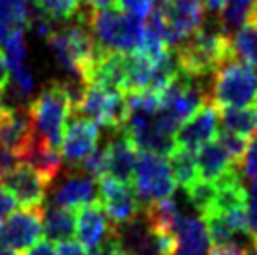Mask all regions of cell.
<instances>
[{"label":"cell","instance_id":"cell-25","mask_svg":"<svg viewBox=\"0 0 257 255\" xmlns=\"http://www.w3.org/2000/svg\"><path fill=\"white\" fill-rule=\"evenodd\" d=\"M169 158H171V171L173 177H175V182L180 184L182 188H188L190 184H193L197 180V162H195V152L188 149H182V147H177L169 152Z\"/></svg>","mask_w":257,"mask_h":255},{"label":"cell","instance_id":"cell-35","mask_svg":"<svg viewBox=\"0 0 257 255\" xmlns=\"http://www.w3.org/2000/svg\"><path fill=\"white\" fill-rule=\"evenodd\" d=\"M207 255H248V248L240 246L233 242H225V244H214L212 248L208 249Z\"/></svg>","mask_w":257,"mask_h":255},{"label":"cell","instance_id":"cell-17","mask_svg":"<svg viewBox=\"0 0 257 255\" xmlns=\"http://www.w3.org/2000/svg\"><path fill=\"white\" fill-rule=\"evenodd\" d=\"M21 162L32 165L36 171H40L43 177L47 178V182L53 184L58 178L60 171H62V154L57 147L49 145L47 141H43L42 137H38L34 134L32 141L29 143V147L25 149L21 156Z\"/></svg>","mask_w":257,"mask_h":255},{"label":"cell","instance_id":"cell-27","mask_svg":"<svg viewBox=\"0 0 257 255\" xmlns=\"http://www.w3.org/2000/svg\"><path fill=\"white\" fill-rule=\"evenodd\" d=\"M32 6L53 21H70L81 12V0H32Z\"/></svg>","mask_w":257,"mask_h":255},{"label":"cell","instance_id":"cell-26","mask_svg":"<svg viewBox=\"0 0 257 255\" xmlns=\"http://www.w3.org/2000/svg\"><path fill=\"white\" fill-rule=\"evenodd\" d=\"M255 2L257 0H227L225 6L221 8L218 21L225 30L238 29L251 17Z\"/></svg>","mask_w":257,"mask_h":255},{"label":"cell","instance_id":"cell-32","mask_svg":"<svg viewBox=\"0 0 257 255\" xmlns=\"http://www.w3.org/2000/svg\"><path fill=\"white\" fill-rule=\"evenodd\" d=\"M114 4L120 8L124 14L136 15L139 19H143L152 12L154 0H116Z\"/></svg>","mask_w":257,"mask_h":255},{"label":"cell","instance_id":"cell-7","mask_svg":"<svg viewBox=\"0 0 257 255\" xmlns=\"http://www.w3.org/2000/svg\"><path fill=\"white\" fill-rule=\"evenodd\" d=\"M175 188L177 182L167 158L162 154L139 150L134 171V190L145 205L171 197Z\"/></svg>","mask_w":257,"mask_h":255},{"label":"cell","instance_id":"cell-24","mask_svg":"<svg viewBox=\"0 0 257 255\" xmlns=\"http://www.w3.org/2000/svg\"><path fill=\"white\" fill-rule=\"evenodd\" d=\"M231 49L235 58L246 64H257V21L248 19L240 25L235 36L231 38Z\"/></svg>","mask_w":257,"mask_h":255},{"label":"cell","instance_id":"cell-33","mask_svg":"<svg viewBox=\"0 0 257 255\" xmlns=\"http://www.w3.org/2000/svg\"><path fill=\"white\" fill-rule=\"evenodd\" d=\"M246 212H248V234L251 236V242L257 246V182H253L248 191Z\"/></svg>","mask_w":257,"mask_h":255},{"label":"cell","instance_id":"cell-6","mask_svg":"<svg viewBox=\"0 0 257 255\" xmlns=\"http://www.w3.org/2000/svg\"><path fill=\"white\" fill-rule=\"evenodd\" d=\"M75 111L90 118L96 126L105 128L113 134H120L124 130L130 114L128 103L122 92L96 85L85 86V92L79 99Z\"/></svg>","mask_w":257,"mask_h":255},{"label":"cell","instance_id":"cell-42","mask_svg":"<svg viewBox=\"0 0 257 255\" xmlns=\"http://www.w3.org/2000/svg\"><path fill=\"white\" fill-rule=\"evenodd\" d=\"M0 255H14V253H10V251L4 248V246H0Z\"/></svg>","mask_w":257,"mask_h":255},{"label":"cell","instance_id":"cell-16","mask_svg":"<svg viewBox=\"0 0 257 255\" xmlns=\"http://www.w3.org/2000/svg\"><path fill=\"white\" fill-rule=\"evenodd\" d=\"M116 135L118 137H113L109 143H105V150H107V175L105 177L118 178L122 182H132L139 150L124 135V132Z\"/></svg>","mask_w":257,"mask_h":255},{"label":"cell","instance_id":"cell-9","mask_svg":"<svg viewBox=\"0 0 257 255\" xmlns=\"http://www.w3.org/2000/svg\"><path fill=\"white\" fill-rule=\"evenodd\" d=\"M43 233V206H23L0 223V246L17 255L34 246Z\"/></svg>","mask_w":257,"mask_h":255},{"label":"cell","instance_id":"cell-8","mask_svg":"<svg viewBox=\"0 0 257 255\" xmlns=\"http://www.w3.org/2000/svg\"><path fill=\"white\" fill-rule=\"evenodd\" d=\"M156 10L162 15L165 43L171 49L195 34L207 21L203 0H160Z\"/></svg>","mask_w":257,"mask_h":255},{"label":"cell","instance_id":"cell-14","mask_svg":"<svg viewBox=\"0 0 257 255\" xmlns=\"http://www.w3.org/2000/svg\"><path fill=\"white\" fill-rule=\"evenodd\" d=\"M114 225L109 223V218L100 201L77 208L75 214V236L79 244L88 251H96L103 242L113 234Z\"/></svg>","mask_w":257,"mask_h":255},{"label":"cell","instance_id":"cell-11","mask_svg":"<svg viewBox=\"0 0 257 255\" xmlns=\"http://www.w3.org/2000/svg\"><path fill=\"white\" fill-rule=\"evenodd\" d=\"M0 180L12 191L15 201H19L23 206H43L47 201V190L49 182L40 171L25 162L15 163L12 169H8Z\"/></svg>","mask_w":257,"mask_h":255},{"label":"cell","instance_id":"cell-21","mask_svg":"<svg viewBox=\"0 0 257 255\" xmlns=\"http://www.w3.org/2000/svg\"><path fill=\"white\" fill-rule=\"evenodd\" d=\"M30 0H0V47L29 29Z\"/></svg>","mask_w":257,"mask_h":255},{"label":"cell","instance_id":"cell-28","mask_svg":"<svg viewBox=\"0 0 257 255\" xmlns=\"http://www.w3.org/2000/svg\"><path fill=\"white\" fill-rule=\"evenodd\" d=\"M186 197L192 203L193 208L199 210L201 216H203L212 206V201H214V182L197 178L193 184L186 188Z\"/></svg>","mask_w":257,"mask_h":255},{"label":"cell","instance_id":"cell-40","mask_svg":"<svg viewBox=\"0 0 257 255\" xmlns=\"http://www.w3.org/2000/svg\"><path fill=\"white\" fill-rule=\"evenodd\" d=\"M86 6L94 8V10H105V8H111L116 2V0H85Z\"/></svg>","mask_w":257,"mask_h":255},{"label":"cell","instance_id":"cell-37","mask_svg":"<svg viewBox=\"0 0 257 255\" xmlns=\"http://www.w3.org/2000/svg\"><path fill=\"white\" fill-rule=\"evenodd\" d=\"M17 255H55V248H53V242L49 240H38L34 246L23 249Z\"/></svg>","mask_w":257,"mask_h":255},{"label":"cell","instance_id":"cell-41","mask_svg":"<svg viewBox=\"0 0 257 255\" xmlns=\"http://www.w3.org/2000/svg\"><path fill=\"white\" fill-rule=\"evenodd\" d=\"M225 2L227 0H203V4H205V8H207L208 12H221V8L225 6Z\"/></svg>","mask_w":257,"mask_h":255},{"label":"cell","instance_id":"cell-44","mask_svg":"<svg viewBox=\"0 0 257 255\" xmlns=\"http://www.w3.org/2000/svg\"><path fill=\"white\" fill-rule=\"evenodd\" d=\"M90 255H98V253H96V251H92V253H90Z\"/></svg>","mask_w":257,"mask_h":255},{"label":"cell","instance_id":"cell-43","mask_svg":"<svg viewBox=\"0 0 257 255\" xmlns=\"http://www.w3.org/2000/svg\"><path fill=\"white\" fill-rule=\"evenodd\" d=\"M251 19L257 21V2H255V6H253V12H251Z\"/></svg>","mask_w":257,"mask_h":255},{"label":"cell","instance_id":"cell-23","mask_svg":"<svg viewBox=\"0 0 257 255\" xmlns=\"http://www.w3.org/2000/svg\"><path fill=\"white\" fill-rule=\"evenodd\" d=\"M221 130L240 137H250L257 134V103L244 107H227L220 113Z\"/></svg>","mask_w":257,"mask_h":255},{"label":"cell","instance_id":"cell-29","mask_svg":"<svg viewBox=\"0 0 257 255\" xmlns=\"http://www.w3.org/2000/svg\"><path fill=\"white\" fill-rule=\"evenodd\" d=\"M12 79H14V92L19 99H29L34 92V75L27 64L17 66L14 70H10Z\"/></svg>","mask_w":257,"mask_h":255},{"label":"cell","instance_id":"cell-1","mask_svg":"<svg viewBox=\"0 0 257 255\" xmlns=\"http://www.w3.org/2000/svg\"><path fill=\"white\" fill-rule=\"evenodd\" d=\"M83 81H51L27 105L32 130L43 141L60 149L70 114L85 92Z\"/></svg>","mask_w":257,"mask_h":255},{"label":"cell","instance_id":"cell-20","mask_svg":"<svg viewBox=\"0 0 257 255\" xmlns=\"http://www.w3.org/2000/svg\"><path fill=\"white\" fill-rule=\"evenodd\" d=\"M141 216L145 218L147 225L154 231V233L162 234H175L177 225H179L180 218V208L179 203L173 197H165L154 203H147L141 210Z\"/></svg>","mask_w":257,"mask_h":255},{"label":"cell","instance_id":"cell-36","mask_svg":"<svg viewBox=\"0 0 257 255\" xmlns=\"http://www.w3.org/2000/svg\"><path fill=\"white\" fill-rule=\"evenodd\" d=\"M96 253L98 255H128L126 251H124V248L118 244V240L114 238V234H111L107 240L96 249Z\"/></svg>","mask_w":257,"mask_h":255},{"label":"cell","instance_id":"cell-30","mask_svg":"<svg viewBox=\"0 0 257 255\" xmlns=\"http://www.w3.org/2000/svg\"><path fill=\"white\" fill-rule=\"evenodd\" d=\"M216 139L223 145V149L229 152V156L233 158V162L240 163V160H242V156H244V150H246V147H248L246 137L231 134V132H227V130H221L220 134L216 135Z\"/></svg>","mask_w":257,"mask_h":255},{"label":"cell","instance_id":"cell-22","mask_svg":"<svg viewBox=\"0 0 257 255\" xmlns=\"http://www.w3.org/2000/svg\"><path fill=\"white\" fill-rule=\"evenodd\" d=\"M43 233L49 242L70 240L75 234V212L70 208L49 205L43 210Z\"/></svg>","mask_w":257,"mask_h":255},{"label":"cell","instance_id":"cell-39","mask_svg":"<svg viewBox=\"0 0 257 255\" xmlns=\"http://www.w3.org/2000/svg\"><path fill=\"white\" fill-rule=\"evenodd\" d=\"M8 85H10V70H8L4 51H0V99H2V96L6 92Z\"/></svg>","mask_w":257,"mask_h":255},{"label":"cell","instance_id":"cell-5","mask_svg":"<svg viewBox=\"0 0 257 255\" xmlns=\"http://www.w3.org/2000/svg\"><path fill=\"white\" fill-rule=\"evenodd\" d=\"M208 99L218 109L244 107L257 101V75L250 64L231 57L214 71L208 83Z\"/></svg>","mask_w":257,"mask_h":255},{"label":"cell","instance_id":"cell-3","mask_svg":"<svg viewBox=\"0 0 257 255\" xmlns=\"http://www.w3.org/2000/svg\"><path fill=\"white\" fill-rule=\"evenodd\" d=\"M53 57L68 73L85 83L88 70L100 51V45L88 29L83 17H75V23L64 25L47 38Z\"/></svg>","mask_w":257,"mask_h":255},{"label":"cell","instance_id":"cell-34","mask_svg":"<svg viewBox=\"0 0 257 255\" xmlns=\"http://www.w3.org/2000/svg\"><path fill=\"white\" fill-rule=\"evenodd\" d=\"M14 208H15V197L12 195V191L6 188V184L0 180V223L14 212Z\"/></svg>","mask_w":257,"mask_h":255},{"label":"cell","instance_id":"cell-13","mask_svg":"<svg viewBox=\"0 0 257 255\" xmlns=\"http://www.w3.org/2000/svg\"><path fill=\"white\" fill-rule=\"evenodd\" d=\"M218 124H220V109L212 101H207L199 111H195L188 120L179 126L175 134V145L195 152L218 135Z\"/></svg>","mask_w":257,"mask_h":255},{"label":"cell","instance_id":"cell-38","mask_svg":"<svg viewBox=\"0 0 257 255\" xmlns=\"http://www.w3.org/2000/svg\"><path fill=\"white\" fill-rule=\"evenodd\" d=\"M55 255H85V248L75 240H64L60 242L55 249Z\"/></svg>","mask_w":257,"mask_h":255},{"label":"cell","instance_id":"cell-31","mask_svg":"<svg viewBox=\"0 0 257 255\" xmlns=\"http://www.w3.org/2000/svg\"><path fill=\"white\" fill-rule=\"evenodd\" d=\"M240 167L244 171V177L251 180V182H257V134L250 141V145L246 147V150H244Z\"/></svg>","mask_w":257,"mask_h":255},{"label":"cell","instance_id":"cell-19","mask_svg":"<svg viewBox=\"0 0 257 255\" xmlns=\"http://www.w3.org/2000/svg\"><path fill=\"white\" fill-rule=\"evenodd\" d=\"M195 162H197V177L208 182H214L227 169L235 167L233 158L229 156V152L223 149V145L218 139L205 143L201 149L195 150Z\"/></svg>","mask_w":257,"mask_h":255},{"label":"cell","instance_id":"cell-2","mask_svg":"<svg viewBox=\"0 0 257 255\" xmlns=\"http://www.w3.org/2000/svg\"><path fill=\"white\" fill-rule=\"evenodd\" d=\"M231 57H235L231 49V36L218 19L214 23L205 21L195 34L175 47L179 73L208 83L214 71Z\"/></svg>","mask_w":257,"mask_h":255},{"label":"cell","instance_id":"cell-15","mask_svg":"<svg viewBox=\"0 0 257 255\" xmlns=\"http://www.w3.org/2000/svg\"><path fill=\"white\" fill-rule=\"evenodd\" d=\"M98 201V182L96 178L75 169V173L66 175L62 184L53 193V205L77 210L81 206Z\"/></svg>","mask_w":257,"mask_h":255},{"label":"cell","instance_id":"cell-18","mask_svg":"<svg viewBox=\"0 0 257 255\" xmlns=\"http://www.w3.org/2000/svg\"><path fill=\"white\" fill-rule=\"evenodd\" d=\"M177 251L175 255H207L208 233L205 221L197 216H182L175 231Z\"/></svg>","mask_w":257,"mask_h":255},{"label":"cell","instance_id":"cell-10","mask_svg":"<svg viewBox=\"0 0 257 255\" xmlns=\"http://www.w3.org/2000/svg\"><path fill=\"white\" fill-rule=\"evenodd\" d=\"M98 193L101 206L114 227L124 225L141 214L137 193L130 186V182H122L113 177H103L100 178Z\"/></svg>","mask_w":257,"mask_h":255},{"label":"cell","instance_id":"cell-4","mask_svg":"<svg viewBox=\"0 0 257 255\" xmlns=\"http://www.w3.org/2000/svg\"><path fill=\"white\" fill-rule=\"evenodd\" d=\"M77 15L85 19L101 49L132 53L139 47L145 23L136 15L124 14L118 10H109V8L94 10L88 6L81 8Z\"/></svg>","mask_w":257,"mask_h":255},{"label":"cell","instance_id":"cell-12","mask_svg":"<svg viewBox=\"0 0 257 255\" xmlns=\"http://www.w3.org/2000/svg\"><path fill=\"white\" fill-rule=\"evenodd\" d=\"M100 134L98 126L86 116H75L66 124L60 154L72 169H79V165L98 149Z\"/></svg>","mask_w":257,"mask_h":255}]
</instances>
